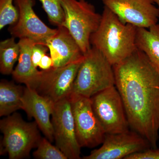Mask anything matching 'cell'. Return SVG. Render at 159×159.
<instances>
[{
    "label": "cell",
    "instance_id": "15",
    "mask_svg": "<svg viewBox=\"0 0 159 159\" xmlns=\"http://www.w3.org/2000/svg\"><path fill=\"white\" fill-rule=\"evenodd\" d=\"M20 53L18 64L12 72L13 79L27 87L36 90L39 84L41 71L34 66L31 60L32 48L36 43L29 39H21L18 42Z\"/></svg>",
    "mask_w": 159,
    "mask_h": 159
},
{
    "label": "cell",
    "instance_id": "3",
    "mask_svg": "<svg viewBox=\"0 0 159 159\" xmlns=\"http://www.w3.org/2000/svg\"><path fill=\"white\" fill-rule=\"evenodd\" d=\"M115 86L113 67L98 49L92 47L84 54L73 85L72 94L91 98Z\"/></svg>",
    "mask_w": 159,
    "mask_h": 159
},
{
    "label": "cell",
    "instance_id": "5",
    "mask_svg": "<svg viewBox=\"0 0 159 159\" xmlns=\"http://www.w3.org/2000/svg\"><path fill=\"white\" fill-rule=\"evenodd\" d=\"M64 20L61 26L67 29L84 55L92 48L91 35L100 24L102 15L86 0H62Z\"/></svg>",
    "mask_w": 159,
    "mask_h": 159
},
{
    "label": "cell",
    "instance_id": "7",
    "mask_svg": "<svg viewBox=\"0 0 159 159\" xmlns=\"http://www.w3.org/2000/svg\"><path fill=\"white\" fill-rule=\"evenodd\" d=\"M70 99L80 147L93 148L102 144L106 133L94 113L90 98L72 93Z\"/></svg>",
    "mask_w": 159,
    "mask_h": 159
},
{
    "label": "cell",
    "instance_id": "25",
    "mask_svg": "<svg viewBox=\"0 0 159 159\" xmlns=\"http://www.w3.org/2000/svg\"><path fill=\"white\" fill-rule=\"evenodd\" d=\"M153 1L154 3L157 4L158 9L159 10V0H153Z\"/></svg>",
    "mask_w": 159,
    "mask_h": 159
},
{
    "label": "cell",
    "instance_id": "21",
    "mask_svg": "<svg viewBox=\"0 0 159 159\" xmlns=\"http://www.w3.org/2000/svg\"><path fill=\"white\" fill-rule=\"evenodd\" d=\"M14 0H0V29L6 26L12 25L18 20L19 11L15 6Z\"/></svg>",
    "mask_w": 159,
    "mask_h": 159
},
{
    "label": "cell",
    "instance_id": "14",
    "mask_svg": "<svg viewBox=\"0 0 159 159\" xmlns=\"http://www.w3.org/2000/svg\"><path fill=\"white\" fill-rule=\"evenodd\" d=\"M53 60L52 67L59 68L84 57L74 37L63 26L58 27L56 33L46 43Z\"/></svg>",
    "mask_w": 159,
    "mask_h": 159
},
{
    "label": "cell",
    "instance_id": "11",
    "mask_svg": "<svg viewBox=\"0 0 159 159\" xmlns=\"http://www.w3.org/2000/svg\"><path fill=\"white\" fill-rule=\"evenodd\" d=\"M124 24L148 29L158 23L159 10L153 0H102Z\"/></svg>",
    "mask_w": 159,
    "mask_h": 159
},
{
    "label": "cell",
    "instance_id": "23",
    "mask_svg": "<svg viewBox=\"0 0 159 159\" xmlns=\"http://www.w3.org/2000/svg\"><path fill=\"white\" fill-rule=\"evenodd\" d=\"M48 50H49L47 46L41 44L35 43L33 46L31 52V60L34 66H39L41 60L46 54Z\"/></svg>",
    "mask_w": 159,
    "mask_h": 159
},
{
    "label": "cell",
    "instance_id": "10",
    "mask_svg": "<svg viewBox=\"0 0 159 159\" xmlns=\"http://www.w3.org/2000/svg\"><path fill=\"white\" fill-rule=\"evenodd\" d=\"M102 146L84 159H125L128 156L151 148L150 143L135 131L106 134Z\"/></svg>",
    "mask_w": 159,
    "mask_h": 159
},
{
    "label": "cell",
    "instance_id": "1",
    "mask_svg": "<svg viewBox=\"0 0 159 159\" xmlns=\"http://www.w3.org/2000/svg\"><path fill=\"white\" fill-rule=\"evenodd\" d=\"M129 127L157 148L159 139V72L138 48L113 66Z\"/></svg>",
    "mask_w": 159,
    "mask_h": 159
},
{
    "label": "cell",
    "instance_id": "24",
    "mask_svg": "<svg viewBox=\"0 0 159 159\" xmlns=\"http://www.w3.org/2000/svg\"><path fill=\"white\" fill-rule=\"evenodd\" d=\"M53 66V61L52 58L45 54L41 60L39 67L42 70H47L51 68Z\"/></svg>",
    "mask_w": 159,
    "mask_h": 159
},
{
    "label": "cell",
    "instance_id": "4",
    "mask_svg": "<svg viewBox=\"0 0 159 159\" xmlns=\"http://www.w3.org/2000/svg\"><path fill=\"white\" fill-rule=\"evenodd\" d=\"M38 127L35 121L26 122L17 113L1 120L0 129L4 137L1 152L8 154L10 159L29 157L31 149L38 147L42 138Z\"/></svg>",
    "mask_w": 159,
    "mask_h": 159
},
{
    "label": "cell",
    "instance_id": "20",
    "mask_svg": "<svg viewBox=\"0 0 159 159\" xmlns=\"http://www.w3.org/2000/svg\"><path fill=\"white\" fill-rule=\"evenodd\" d=\"M48 15L49 20L57 27L61 26L64 20L62 0H39Z\"/></svg>",
    "mask_w": 159,
    "mask_h": 159
},
{
    "label": "cell",
    "instance_id": "17",
    "mask_svg": "<svg viewBox=\"0 0 159 159\" xmlns=\"http://www.w3.org/2000/svg\"><path fill=\"white\" fill-rule=\"evenodd\" d=\"M25 87L2 80L0 83V116H8L22 108Z\"/></svg>",
    "mask_w": 159,
    "mask_h": 159
},
{
    "label": "cell",
    "instance_id": "2",
    "mask_svg": "<svg viewBox=\"0 0 159 159\" xmlns=\"http://www.w3.org/2000/svg\"><path fill=\"white\" fill-rule=\"evenodd\" d=\"M101 15L99 27L91 35V44L113 66L129 57L137 49V28L122 23L116 15L105 6Z\"/></svg>",
    "mask_w": 159,
    "mask_h": 159
},
{
    "label": "cell",
    "instance_id": "13",
    "mask_svg": "<svg viewBox=\"0 0 159 159\" xmlns=\"http://www.w3.org/2000/svg\"><path fill=\"white\" fill-rule=\"evenodd\" d=\"M21 109L29 119L34 118L39 129L50 142L54 141V129L50 116L53 113L55 103L41 96L37 91L25 87L22 97Z\"/></svg>",
    "mask_w": 159,
    "mask_h": 159
},
{
    "label": "cell",
    "instance_id": "22",
    "mask_svg": "<svg viewBox=\"0 0 159 159\" xmlns=\"http://www.w3.org/2000/svg\"><path fill=\"white\" fill-rule=\"evenodd\" d=\"M125 159H159V148H148L131 154Z\"/></svg>",
    "mask_w": 159,
    "mask_h": 159
},
{
    "label": "cell",
    "instance_id": "9",
    "mask_svg": "<svg viewBox=\"0 0 159 159\" xmlns=\"http://www.w3.org/2000/svg\"><path fill=\"white\" fill-rule=\"evenodd\" d=\"M81 59L59 68L41 71L39 84L35 90L41 96L56 103L69 98L72 93L77 71Z\"/></svg>",
    "mask_w": 159,
    "mask_h": 159
},
{
    "label": "cell",
    "instance_id": "16",
    "mask_svg": "<svg viewBox=\"0 0 159 159\" xmlns=\"http://www.w3.org/2000/svg\"><path fill=\"white\" fill-rule=\"evenodd\" d=\"M135 44L159 72V24L148 29L137 28Z\"/></svg>",
    "mask_w": 159,
    "mask_h": 159
},
{
    "label": "cell",
    "instance_id": "6",
    "mask_svg": "<svg viewBox=\"0 0 159 159\" xmlns=\"http://www.w3.org/2000/svg\"><path fill=\"white\" fill-rule=\"evenodd\" d=\"M90 99L94 113L106 134L129 130L123 101L116 86L97 93Z\"/></svg>",
    "mask_w": 159,
    "mask_h": 159
},
{
    "label": "cell",
    "instance_id": "8",
    "mask_svg": "<svg viewBox=\"0 0 159 159\" xmlns=\"http://www.w3.org/2000/svg\"><path fill=\"white\" fill-rule=\"evenodd\" d=\"M51 122L56 146L67 159H80L70 97L55 103Z\"/></svg>",
    "mask_w": 159,
    "mask_h": 159
},
{
    "label": "cell",
    "instance_id": "18",
    "mask_svg": "<svg viewBox=\"0 0 159 159\" xmlns=\"http://www.w3.org/2000/svg\"><path fill=\"white\" fill-rule=\"evenodd\" d=\"M15 39L12 36L0 43V72L4 75L12 74L19 57L20 46Z\"/></svg>",
    "mask_w": 159,
    "mask_h": 159
},
{
    "label": "cell",
    "instance_id": "12",
    "mask_svg": "<svg viewBox=\"0 0 159 159\" xmlns=\"http://www.w3.org/2000/svg\"><path fill=\"white\" fill-rule=\"evenodd\" d=\"M14 2L18 10L19 18L9 29L12 37L29 39L36 44L46 45L57 29L49 28L40 19L33 9L32 0H14Z\"/></svg>",
    "mask_w": 159,
    "mask_h": 159
},
{
    "label": "cell",
    "instance_id": "19",
    "mask_svg": "<svg viewBox=\"0 0 159 159\" xmlns=\"http://www.w3.org/2000/svg\"><path fill=\"white\" fill-rule=\"evenodd\" d=\"M34 158L39 159H67L57 146H54L47 138H42L37 150L33 153Z\"/></svg>",
    "mask_w": 159,
    "mask_h": 159
}]
</instances>
